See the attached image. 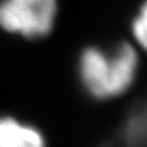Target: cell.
Wrapping results in <instances>:
<instances>
[{
  "instance_id": "obj_1",
  "label": "cell",
  "mask_w": 147,
  "mask_h": 147,
  "mask_svg": "<svg viewBox=\"0 0 147 147\" xmlns=\"http://www.w3.org/2000/svg\"><path fill=\"white\" fill-rule=\"evenodd\" d=\"M139 66L134 47L124 42L113 54L89 47L80 57V74L84 87L97 98L123 94L133 83Z\"/></svg>"
},
{
  "instance_id": "obj_2",
  "label": "cell",
  "mask_w": 147,
  "mask_h": 147,
  "mask_svg": "<svg viewBox=\"0 0 147 147\" xmlns=\"http://www.w3.org/2000/svg\"><path fill=\"white\" fill-rule=\"evenodd\" d=\"M57 16V0H3L0 27L27 39L47 36Z\"/></svg>"
},
{
  "instance_id": "obj_3",
  "label": "cell",
  "mask_w": 147,
  "mask_h": 147,
  "mask_svg": "<svg viewBox=\"0 0 147 147\" xmlns=\"http://www.w3.org/2000/svg\"><path fill=\"white\" fill-rule=\"evenodd\" d=\"M0 147H46L39 130L13 117H0Z\"/></svg>"
},
{
  "instance_id": "obj_4",
  "label": "cell",
  "mask_w": 147,
  "mask_h": 147,
  "mask_svg": "<svg viewBox=\"0 0 147 147\" xmlns=\"http://www.w3.org/2000/svg\"><path fill=\"white\" fill-rule=\"evenodd\" d=\"M131 32L136 42L147 51V0L140 7V13L131 24Z\"/></svg>"
}]
</instances>
